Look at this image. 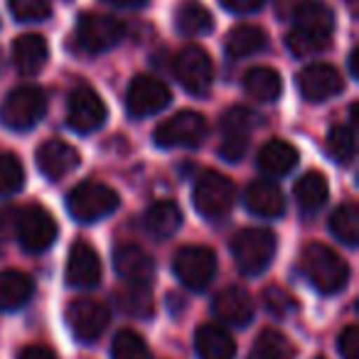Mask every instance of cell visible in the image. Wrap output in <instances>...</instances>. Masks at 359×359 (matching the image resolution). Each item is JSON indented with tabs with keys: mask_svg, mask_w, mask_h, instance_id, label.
Returning <instances> with one entry per match:
<instances>
[{
	"mask_svg": "<svg viewBox=\"0 0 359 359\" xmlns=\"http://www.w3.org/2000/svg\"><path fill=\"white\" fill-rule=\"evenodd\" d=\"M295 27L285 37V45L295 57L318 55L330 47L334 30V15L320 0H300L293 13Z\"/></svg>",
	"mask_w": 359,
	"mask_h": 359,
	"instance_id": "6da1fadb",
	"label": "cell"
},
{
	"mask_svg": "<svg viewBox=\"0 0 359 359\" xmlns=\"http://www.w3.org/2000/svg\"><path fill=\"white\" fill-rule=\"evenodd\" d=\"M300 266H303V273L310 280V285L325 295L339 293L349 280L347 261L325 244L305 246Z\"/></svg>",
	"mask_w": 359,
	"mask_h": 359,
	"instance_id": "7a4b0ae2",
	"label": "cell"
},
{
	"mask_svg": "<svg viewBox=\"0 0 359 359\" xmlns=\"http://www.w3.org/2000/svg\"><path fill=\"white\" fill-rule=\"evenodd\" d=\"M231 256L244 276H259L276 256V236L269 229H241L231 239Z\"/></svg>",
	"mask_w": 359,
	"mask_h": 359,
	"instance_id": "3957f363",
	"label": "cell"
},
{
	"mask_svg": "<svg viewBox=\"0 0 359 359\" xmlns=\"http://www.w3.org/2000/svg\"><path fill=\"white\" fill-rule=\"evenodd\" d=\"M121 200L116 195V190H111L109 185H101V182H81L67 197V210L74 217L76 222H99L104 217L114 215L118 210Z\"/></svg>",
	"mask_w": 359,
	"mask_h": 359,
	"instance_id": "277c9868",
	"label": "cell"
},
{
	"mask_svg": "<svg viewBox=\"0 0 359 359\" xmlns=\"http://www.w3.org/2000/svg\"><path fill=\"white\" fill-rule=\"evenodd\" d=\"M47 114V96L40 86H18L3 101L0 121L11 130H30Z\"/></svg>",
	"mask_w": 359,
	"mask_h": 359,
	"instance_id": "5b68a950",
	"label": "cell"
},
{
	"mask_svg": "<svg viewBox=\"0 0 359 359\" xmlns=\"http://www.w3.org/2000/svg\"><path fill=\"white\" fill-rule=\"evenodd\" d=\"M15 212V234L22 249L30 251V254H42L55 244L57 222L45 207L27 205Z\"/></svg>",
	"mask_w": 359,
	"mask_h": 359,
	"instance_id": "8992f818",
	"label": "cell"
},
{
	"mask_svg": "<svg viewBox=\"0 0 359 359\" xmlns=\"http://www.w3.org/2000/svg\"><path fill=\"white\" fill-rule=\"evenodd\" d=\"M236 202V187L226 175L207 170L195 185V207L207 219H222L231 212Z\"/></svg>",
	"mask_w": 359,
	"mask_h": 359,
	"instance_id": "52a82bcc",
	"label": "cell"
},
{
	"mask_svg": "<svg viewBox=\"0 0 359 359\" xmlns=\"http://www.w3.org/2000/svg\"><path fill=\"white\" fill-rule=\"evenodd\" d=\"M172 271L190 290H205L217 273V256L207 246H182L172 259Z\"/></svg>",
	"mask_w": 359,
	"mask_h": 359,
	"instance_id": "ba28073f",
	"label": "cell"
},
{
	"mask_svg": "<svg viewBox=\"0 0 359 359\" xmlns=\"http://www.w3.org/2000/svg\"><path fill=\"white\" fill-rule=\"evenodd\" d=\"M207 138V121L197 111H180L155 130V143L160 148H197Z\"/></svg>",
	"mask_w": 359,
	"mask_h": 359,
	"instance_id": "9c48e42d",
	"label": "cell"
},
{
	"mask_svg": "<svg viewBox=\"0 0 359 359\" xmlns=\"http://www.w3.org/2000/svg\"><path fill=\"white\" fill-rule=\"evenodd\" d=\"M175 79L182 84V89L195 96H205L215 81V65L212 57L202 47L190 45L175 57Z\"/></svg>",
	"mask_w": 359,
	"mask_h": 359,
	"instance_id": "30bf717a",
	"label": "cell"
},
{
	"mask_svg": "<svg viewBox=\"0 0 359 359\" xmlns=\"http://www.w3.org/2000/svg\"><path fill=\"white\" fill-rule=\"evenodd\" d=\"M126 35V27L118 18L99 15V13H86L76 22V42L81 50L99 55L111 47H116Z\"/></svg>",
	"mask_w": 359,
	"mask_h": 359,
	"instance_id": "8fae6325",
	"label": "cell"
},
{
	"mask_svg": "<svg viewBox=\"0 0 359 359\" xmlns=\"http://www.w3.org/2000/svg\"><path fill=\"white\" fill-rule=\"evenodd\" d=\"M109 308L94 298H76L67 308V325L79 342H96L109 327Z\"/></svg>",
	"mask_w": 359,
	"mask_h": 359,
	"instance_id": "7c38bea8",
	"label": "cell"
},
{
	"mask_svg": "<svg viewBox=\"0 0 359 359\" xmlns=\"http://www.w3.org/2000/svg\"><path fill=\"white\" fill-rule=\"evenodd\" d=\"M256 126V114L244 106H231L224 116H222V145L219 153L229 163H239L244 158L246 148H249V133Z\"/></svg>",
	"mask_w": 359,
	"mask_h": 359,
	"instance_id": "4fadbf2b",
	"label": "cell"
},
{
	"mask_svg": "<svg viewBox=\"0 0 359 359\" xmlns=\"http://www.w3.org/2000/svg\"><path fill=\"white\" fill-rule=\"evenodd\" d=\"M170 104V89L160 79L148 74L135 76L126 91V109L133 118H145Z\"/></svg>",
	"mask_w": 359,
	"mask_h": 359,
	"instance_id": "5bb4252c",
	"label": "cell"
},
{
	"mask_svg": "<svg viewBox=\"0 0 359 359\" xmlns=\"http://www.w3.org/2000/svg\"><path fill=\"white\" fill-rule=\"evenodd\" d=\"M67 121L76 133H94L106 123V104L91 86H79L69 96Z\"/></svg>",
	"mask_w": 359,
	"mask_h": 359,
	"instance_id": "9a60e30c",
	"label": "cell"
},
{
	"mask_svg": "<svg viewBox=\"0 0 359 359\" xmlns=\"http://www.w3.org/2000/svg\"><path fill=\"white\" fill-rule=\"evenodd\" d=\"M101 280V259L86 241H74L67 259V283L74 288H94Z\"/></svg>",
	"mask_w": 359,
	"mask_h": 359,
	"instance_id": "2e32d148",
	"label": "cell"
},
{
	"mask_svg": "<svg viewBox=\"0 0 359 359\" xmlns=\"http://www.w3.org/2000/svg\"><path fill=\"white\" fill-rule=\"evenodd\" d=\"M298 89L308 101H327L344 89V81L332 65H310L298 74Z\"/></svg>",
	"mask_w": 359,
	"mask_h": 359,
	"instance_id": "e0dca14e",
	"label": "cell"
},
{
	"mask_svg": "<svg viewBox=\"0 0 359 359\" xmlns=\"http://www.w3.org/2000/svg\"><path fill=\"white\" fill-rule=\"evenodd\" d=\"M37 168L50 180H62L79 168V150L67 140L52 138L37 150Z\"/></svg>",
	"mask_w": 359,
	"mask_h": 359,
	"instance_id": "ac0fdd59",
	"label": "cell"
},
{
	"mask_svg": "<svg viewBox=\"0 0 359 359\" xmlns=\"http://www.w3.org/2000/svg\"><path fill=\"white\" fill-rule=\"evenodd\" d=\"M114 269L126 283L135 285H150L155 276V261L150 254H145L140 246L123 244L114 254Z\"/></svg>",
	"mask_w": 359,
	"mask_h": 359,
	"instance_id": "d6986e66",
	"label": "cell"
},
{
	"mask_svg": "<svg viewBox=\"0 0 359 359\" xmlns=\"http://www.w3.org/2000/svg\"><path fill=\"white\" fill-rule=\"evenodd\" d=\"M212 313L226 325H236L244 327L254 320V300L239 285H229V288L219 290L212 300Z\"/></svg>",
	"mask_w": 359,
	"mask_h": 359,
	"instance_id": "ffe728a7",
	"label": "cell"
},
{
	"mask_svg": "<svg viewBox=\"0 0 359 359\" xmlns=\"http://www.w3.org/2000/svg\"><path fill=\"white\" fill-rule=\"evenodd\" d=\"M244 205L251 215L273 219V217L283 215L285 197L278 185H273V182H269V180H256V182H251V185L246 187Z\"/></svg>",
	"mask_w": 359,
	"mask_h": 359,
	"instance_id": "44dd1931",
	"label": "cell"
},
{
	"mask_svg": "<svg viewBox=\"0 0 359 359\" xmlns=\"http://www.w3.org/2000/svg\"><path fill=\"white\" fill-rule=\"evenodd\" d=\"M195 349L200 359H234L236 342L222 325L207 323L195 332Z\"/></svg>",
	"mask_w": 359,
	"mask_h": 359,
	"instance_id": "7402d4cb",
	"label": "cell"
},
{
	"mask_svg": "<svg viewBox=\"0 0 359 359\" xmlns=\"http://www.w3.org/2000/svg\"><path fill=\"white\" fill-rule=\"evenodd\" d=\"M47 57H50V47H47V40L42 35L27 32V35H20L13 42V62H15L20 74H37L47 65Z\"/></svg>",
	"mask_w": 359,
	"mask_h": 359,
	"instance_id": "603a6c76",
	"label": "cell"
},
{
	"mask_svg": "<svg viewBox=\"0 0 359 359\" xmlns=\"http://www.w3.org/2000/svg\"><path fill=\"white\" fill-rule=\"evenodd\" d=\"M143 224L150 236H155V239H168V236H172L175 231L180 229V224H182V212L170 200L155 202V205H150L148 210H145Z\"/></svg>",
	"mask_w": 359,
	"mask_h": 359,
	"instance_id": "cb8c5ba5",
	"label": "cell"
},
{
	"mask_svg": "<svg viewBox=\"0 0 359 359\" xmlns=\"http://www.w3.org/2000/svg\"><path fill=\"white\" fill-rule=\"evenodd\" d=\"M35 283L22 271H3L0 273V310H18L30 303Z\"/></svg>",
	"mask_w": 359,
	"mask_h": 359,
	"instance_id": "d4e9b609",
	"label": "cell"
},
{
	"mask_svg": "<svg viewBox=\"0 0 359 359\" xmlns=\"http://www.w3.org/2000/svg\"><path fill=\"white\" fill-rule=\"evenodd\" d=\"M295 165H298V150L288 140H269L259 150V168L266 175H273V177L288 175Z\"/></svg>",
	"mask_w": 359,
	"mask_h": 359,
	"instance_id": "484cf974",
	"label": "cell"
},
{
	"mask_svg": "<svg viewBox=\"0 0 359 359\" xmlns=\"http://www.w3.org/2000/svg\"><path fill=\"white\" fill-rule=\"evenodd\" d=\"M327 195H330L327 177L323 172H318V170H310V172H305L295 182V202H298V207L305 215L318 212L327 202Z\"/></svg>",
	"mask_w": 359,
	"mask_h": 359,
	"instance_id": "4316f807",
	"label": "cell"
},
{
	"mask_svg": "<svg viewBox=\"0 0 359 359\" xmlns=\"http://www.w3.org/2000/svg\"><path fill=\"white\" fill-rule=\"evenodd\" d=\"M244 89L249 96H254L256 101L271 104L280 96L283 91V79L273 67H254L246 72L244 76Z\"/></svg>",
	"mask_w": 359,
	"mask_h": 359,
	"instance_id": "83f0119b",
	"label": "cell"
},
{
	"mask_svg": "<svg viewBox=\"0 0 359 359\" xmlns=\"http://www.w3.org/2000/svg\"><path fill=\"white\" fill-rule=\"evenodd\" d=\"M266 45H269V37H266V32L261 30V27L239 25L229 32L224 47L231 60H244V57H251V55H256V52L266 50Z\"/></svg>",
	"mask_w": 359,
	"mask_h": 359,
	"instance_id": "f1b7e54d",
	"label": "cell"
},
{
	"mask_svg": "<svg viewBox=\"0 0 359 359\" xmlns=\"http://www.w3.org/2000/svg\"><path fill=\"white\" fill-rule=\"evenodd\" d=\"M175 25L182 35H207L215 27V18L212 13L202 6L200 0H185L182 6L177 8V15H175Z\"/></svg>",
	"mask_w": 359,
	"mask_h": 359,
	"instance_id": "f546056e",
	"label": "cell"
},
{
	"mask_svg": "<svg viewBox=\"0 0 359 359\" xmlns=\"http://www.w3.org/2000/svg\"><path fill=\"white\" fill-rule=\"evenodd\" d=\"M116 303L130 318H153L155 298L150 293V285L126 283L121 290H116Z\"/></svg>",
	"mask_w": 359,
	"mask_h": 359,
	"instance_id": "4dcf8cb0",
	"label": "cell"
},
{
	"mask_svg": "<svg viewBox=\"0 0 359 359\" xmlns=\"http://www.w3.org/2000/svg\"><path fill=\"white\" fill-rule=\"evenodd\" d=\"M295 347L283 332L278 330H264L256 337L254 347H251L246 359H293Z\"/></svg>",
	"mask_w": 359,
	"mask_h": 359,
	"instance_id": "1f68e13d",
	"label": "cell"
},
{
	"mask_svg": "<svg viewBox=\"0 0 359 359\" xmlns=\"http://www.w3.org/2000/svg\"><path fill=\"white\" fill-rule=\"evenodd\" d=\"M330 231L334 239H339L344 246H357L359 244V212L352 202L339 205L330 217Z\"/></svg>",
	"mask_w": 359,
	"mask_h": 359,
	"instance_id": "d6a6232c",
	"label": "cell"
},
{
	"mask_svg": "<svg viewBox=\"0 0 359 359\" xmlns=\"http://www.w3.org/2000/svg\"><path fill=\"white\" fill-rule=\"evenodd\" d=\"M327 153L334 163L349 165L357 153V135H354V126H332L327 135Z\"/></svg>",
	"mask_w": 359,
	"mask_h": 359,
	"instance_id": "836d02e7",
	"label": "cell"
},
{
	"mask_svg": "<svg viewBox=\"0 0 359 359\" xmlns=\"http://www.w3.org/2000/svg\"><path fill=\"white\" fill-rule=\"evenodd\" d=\"M111 359H150V349L138 332L121 330L111 344Z\"/></svg>",
	"mask_w": 359,
	"mask_h": 359,
	"instance_id": "e575fe53",
	"label": "cell"
},
{
	"mask_svg": "<svg viewBox=\"0 0 359 359\" xmlns=\"http://www.w3.org/2000/svg\"><path fill=\"white\" fill-rule=\"evenodd\" d=\"M25 185V170L13 153H0V197L15 195Z\"/></svg>",
	"mask_w": 359,
	"mask_h": 359,
	"instance_id": "d590c367",
	"label": "cell"
},
{
	"mask_svg": "<svg viewBox=\"0 0 359 359\" xmlns=\"http://www.w3.org/2000/svg\"><path fill=\"white\" fill-rule=\"evenodd\" d=\"M11 13L18 22H42L52 15L50 0H11Z\"/></svg>",
	"mask_w": 359,
	"mask_h": 359,
	"instance_id": "8d00e7d4",
	"label": "cell"
},
{
	"mask_svg": "<svg viewBox=\"0 0 359 359\" xmlns=\"http://www.w3.org/2000/svg\"><path fill=\"white\" fill-rule=\"evenodd\" d=\"M264 305L276 318H288L290 313L298 310V300H295L288 290L278 288V285H269V288L264 290Z\"/></svg>",
	"mask_w": 359,
	"mask_h": 359,
	"instance_id": "74e56055",
	"label": "cell"
},
{
	"mask_svg": "<svg viewBox=\"0 0 359 359\" xmlns=\"http://www.w3.org/2000/svg\"><path fill=\"white\" fill-rule=\"evenodd\" d=\"M337 349L342 359H359V327L347 325L337 337Z\"/></svg>",
	"mask_w": 359,
	"mask_h": 359,
	"instance_id": "f35d334b",
	"label": "cell"
},
{
	"mask_svg": "<svg viewBox=\"0 0 359 359\" xmlns=\"http://www.w3.org/2000/svg\"><path fill=\"white\" fill-rule=\"evenodd\" d=\"M219 3L236 15H249V13L261 11V6H264V0H219Z\"/></svg>",
	"mask_w": 359,
	"mask_h": 359,
	"instance_id": "ab89813d",
	"label": "cell"
},
{
	"mask_svg": "<svg viewBox=\"0 0 359 359\" xmlns=\"http://www.w3.org/2000/svg\"><path fill=\"white\" fill-rule=\"evenodd\" d=\"M20 359H57V354L45 344H30L20 352Z\"/></svg>",
	"mask_w": 359,
	"mask_h": 359,
	"instance_id": "60d3db41",
	"label": "cell"
},
{
	"mask_svg": "<svg viewBox=\"0 0 359 359\" xmlns=\"http://www.w3.org/2000/svg\"><path fill=\"white\" fill-rule=\"evenodd\" d=\"M298 6H300V0H278V13L283 18H293V13Z\"/></svg>",
	"mask_w": 359,
	"mask_h": 359,
	"instance_id": "b9f144b4",
	"label": "cell"
},
{
	"mask_svg": "<svg viewBox=\"0 0 359 359\" xmlns=\"http://www.w3.org/2000/svg\"><path fill=\"white\" fill-rule=\"evenodd\" d=\"M106 3L116 8H140V6H145L148 0H106Z\"/></svg>",
	"mask_w": 359,
	"mask_h": 359,
	"instance_id": "7bdbcfd3",
	"label": "cell"
},
{
	"mask_svg": "<svg viewBox=\"0 0 359 359\" xmlns=\"http://www.w3.org/2000/svg\"><path fill=\"white\" fill-rule=\"evenodd\" d=\"M349 74H352L354 79H359V52L357 50L349 52Z\"/></svg>",
	"mask_w": 359,
	"mask_h": 359,
	"instance_id": "ee69618b",
	"label": "cell"
}]
</instances>
